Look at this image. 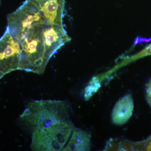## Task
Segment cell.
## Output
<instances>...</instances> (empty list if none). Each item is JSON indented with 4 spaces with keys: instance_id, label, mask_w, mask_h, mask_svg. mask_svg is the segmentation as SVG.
<instances>
[{
    "instance_id": "6",
    "label": "cell",
    "mask_w": 151,
    "mask_h": 151,
    "mask_svg": "<svg viewBox=\"0 0 151 151\" xmlns=\"http://www.w3.org/2000/svg\"><path fill=\"white\" fill-rule=\"evenodd\" d=\"M70 40L63 26L45 24L43 27V40L47 60Z\"/></svg>"
},
{
    "instance_id": "4",
    "label": "cell",
    "mask_w": 151,
    "mask_h": 151,
    "mask_svg": "<svg viewBox=\"0 0 151 151\" xmlns=\"http://www.w3.org/2000/svg\"><path fill=\"white\" fill-rule=\"evenodd\" d=\"M9 32L19 42L35 26L46 24L40 11L31 0H26L8 18Z\"/></svg>"
},
{
    "instance_id": "5",
    "label": "cell",
    "mask_w": 151,
    "mask_h": 151,
    "mask_svg": "<svg viewBox=\"0 0 151 151\" xmlns=\"http://www.w3.org/2000/svg\"><path fill=\"white\" fill-rule=\"evenodd\" d=\"M22 49L8 28L0 38V70L3 72L19 69Z\"/></svg>"
},
{
    "instance_id": "9",
    "label": "cell",
    "mask_w": 151,
    "mask_h": 151,
    "mask_svg": "<svg viewBox=\"0 0 151 151\" xmlns=\"http://www.w3.org/2000/svg\"><path fill=\"white\" fill-rule=\"evenodd\" d=\"M91 136L89 132L79 129H73L69 142L62 151H89Z\"/></svg>"
},
{
    "instance_id": "11",
    "label": "cell",
    "mask_w": 151,
    "mask_h": 151,
    "mask_svg": "<svg viewBox=\"0 0 151 151\" xmlns=\"http://www.w3.org/2000/svg\"><path fill=\"white\" fill-rule=\"evenodd\" d=\"M146 149L147 150L151 151V138L150 139V142H149L148 144Z\"/></svg>"
},
{
    "instance_id": "7",
    "label": "cell",
    "mask_w": 151,
    "mask_h": 151,
    "mask_svg": "<svg viewBox=\"0 0 151 151\" xmlns=\"http://www.w3.org/2000/svg\"><path fill=\"white\" fill-rule=\"evenodd\" d=\"M40 11L47 24L63 26L65 0H31Z\"/></svg>"
},
{
    "instance_id": "8",
    "label": "cell",
    "mask_w": 151,
    "mask_h": 151,
    "mask_svg": "<svg viewBox=\"0 0 151 151\" xmlns=\"http://www.w3.org/2000/svg\"><path fill=\"white\" fill-rule=\"evenodd\" d=\"M134 108V100L131 94L122 97L116 103L112 111L113 123L117 125L126 124L132 117Z\"/></svg>"
},
{
    "instance_id": "1",
    "label": "cell",
    "mask_w": 151,
    "mask_h": 151,
    "mask_svg": "<svg viewBox=\"0 0 151 151\" xmlns=\"http://www.w3.org/2000/svg\"><path fill=\"white\" fill-rule=\"evenodd\" d=\"M70 113L66 100H34L28 103L19 120L24 128L32 134L67 119Z\"/></svg>"
},
{
    "instance_id": "10",
    "label": "cell",
    "mask_w": 151,
    "mask_h": 151,
    "mask_svg": "<svg viewBox=\"0 0 151 151\" xmlns=\"http://www.w3.org/2000/svg\"><path fill=\"white\" fill-rule=\"evenodd\" d=\"M147 97L148 102L151 107V80L147 86Z\"/></svg>"
},
{
    "instance_id": "3",
    "label": "cell",
    "mask_w": 151,
    "mask_h": 151,
    "mask_svg": "<svg viewBox=\"0 0 151 151\" xmlns=\"http://www.w3.org/2000/svg\"><path fill=\"white\" fill-rule=\"evenodd\" d=\"M74 129L73 123L66 119L32 134L31 148L37 151L62 150Z\"/></svg>"
},
{
    "instance_id": "2",
    "label": "cell",
    "mask_w": 151,
    "mask_h": 151,
    "mask_svg": "<svg viewBox=\"0 0 151 151\" xmlns=\"http://www.w3.org/2000/svg\"><path fill=\"white\" fill-rule=\"evenodd\" d=\"M37 25L29 30L20 41L22 53L19 69L33 73H43L48 60L45 54L43 27Z\"/></svg>"
}]
</instances>
